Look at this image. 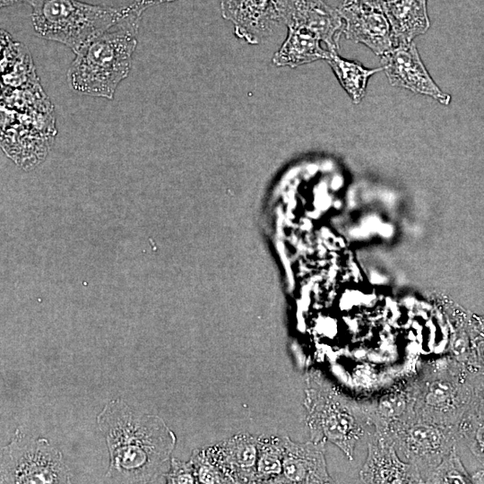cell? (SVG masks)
Instances as JSON below:
<instances>
[{"instance_id": "7", "label": "cell", "mask_w": 484, "mask_h": 484, "mask_svg": "<svg viewBox=\"0 0 484 484\" xmlns=\"http://www.w3.org/2000/svg\"><path fill=\"white\" fill-rule=\"evenodd\" d=\"M456 428L430 423L415 418L389 437L397 451L415 465L424 477L455 447Z\"/></svg>"}, {"instance_id": "14", "label": "cell", "mask_w": 484, "mask_h": 484, "mask_svg": "<svg viewBox=\"0 0 484 484\" xmlns=\"http://www.w3.org/2000/svg\"><path fill=\"white\" fill-rule=\"evenodd\" d=\"M206 448L229 483H255L258 436L238 433Z\"/></svg>"}, {"instance_id": "13", "label": "cell", "mask_w": 484, "mask_h": 484, "mask_svg": "<svg viewBox=\"0 0 484 484\" xmlns=\"http://www.w3.org/2000/svg\"><path fill=\"white\" fill-rule=\"evenodd\" d=\"M282 473L278 483H332L325 461V443L309 440L298 443L283 436Z\"/></svg>"}, {"instance_id": "17", "label": "cell", "mask_w": 484, "mask_h": 484, "mask_svg": "<svg viewBox=\"0 0 484 484\" xmlns=\"http://www.w3.org/2000/svg\"><path fill=\"white\" fill-rule=\"evenodd\" d=\"M383 11L391 25L395 44L412 41L429 28L427 0H391L384 5Z\"/></svg>"}, {"instance_id": "2", "label": "cell", "mask_w": 484, "mask_h": 484, "mask_svg": "<svg viewBox=\"0 0 484 484\" xmlns=\"http://www.w3.org/2000/svg\"><path fill=\"white\" fill-rule=\"evenodd\" d=\"M140 21L128 15L75 53L67 71L72 89L83 95L112 99L132 67Z\"/></svg>"}, {"instance_id": "10", "label": "cell", "mask_w": 484, "mask_h": 484, "mask_svg": "<svg viewBox=\"0 0 484 484\" xmlns=\"http://www.w3.org/2000/svg\"><path fill=\"white\" fill-rule=\"evenodd\" d=\"M345 37L383 56L395 44L389 21L382 8L362 3L341 4L338 9Z\"/></svg>"}, {"instance_id": "21", "label": "cell", "mask_w": 484, "mask_h": 484, "mask_svg": "<svg viewBox=\"0 0 484 484\" xmlns=\"http://www.w3.org/2000/svg\"><path fill=\"white\" fill-rule=\"evenodd\" d=\"M190 461L194 469L197 483H229L207 448L194 450Z\"/></svg>"}, {"instance_id": "5", "label": "cell", "mask_w": 484, "mask_h": 484, "mask_svg": "<svg viewBox=\"0 0 484 484\" xmlns=\"http://www.w3.org/2000/svg\"><path fill=\"white\" fill-rule=\"evenodd\" d=\"M467 370L452 357L424 366L408 383L416 418L457 428L470 410L472 396Z\"/></svg>"}, {"instance_id": "4", "label": "cell", "mask_w": 484, "mask_h": 484, "mask_svg": "<svg viewBox=\"0 0 484 484\" xmlns=\"http://www.w3.org/2000/svg\"><path fill=\"white\" fill-rule=\"evenodd\" d=\"M29 4L36 35L62 43L74 53L129 13L128 5L116 8L79 0H32Z\"/></svg>"}, {"instance_id": "12", "label": "cell", "mask_w": 484, "mask_h": 484, "mask_svg": "<svg viewBox=\"0 0 484 484\" xmlns=\"http://www.w3.org/2000/svg\"><path fill=\"white\" fill-rule=\"evenodd\" d=\"M359 476L366 483H424L418 468L402 461L393 441L376 432L369 437L367 457Z\"/></svg>"}, {"instance_id": "9", "label": "cell", "mask_w": 484, "mask_h": 484, "mask_svg": "<svg viewBox=\"0 0 484 484\" xmlns=\"http://www.w3.org/2000/svg\"><path fill=\"white\" fill-rule=\"evenodd\" d=\"M220 10L233 23L235 35L250 44L269 38L283 22L278 0H221Z\"/></svg>"}, {"instance_id": "22", "label": "cell", "mask_w": 484, "mask_h": 484, "mask_svg": "<svg viewBox=\"0 0 484 484\" xmlns=\"http://www.w3.org/2000/svg\"><path fill=\"white\" fill-rule=\"evenodd\" d=\"M472 453L484 463V420L467 412L457 427Z\"/></svg>"}, {"instance_id": "16", "label": "cell", "mask_w": 484, "mask_h": 484, "mask_svg": "<svg viewBox=\"0 0 484 484\" xmlns=\"http://www.w3.org/2000/svg\"><path fill=\"white\" fill-rule=\"evenodd\" d=\"M321 42L312 30L289 26L287 39L275 53L272 63L277 66L295 68L319 59L327 60L332 51L322 48Z\"/></svg>"}, {"instance_id": "3", "label": "cell", "mask_w": 484, "mask_h": 484, "mask_svg": "<svg viewBox=\"0 0 484 484\" xmlns=\"http://www.w3.org/2000/svg\"><path fill=\"white\" fill-rule=\"evenodd\" d=\"M306 385L304 406L310 439L330 442L352 460L358 442L370 425L365 403L342 394L316 371L308 373Z\"/></svg>"}, {"instance_id": "24", "label": "cell", "mask_w": 484, "mask_h": 484, "mask_svg": "<svg viewBox=\"0 0 484 484\" xmlns=\"http://www.w3.org/2000/svg\"><path fill=\"white\" fill-rule=\"evenodd\" d=\"M469 333L471 345V367H477L484 373V322L474 325Z\"/></svg>"}, {"instance_id": "27", "label": "cell", "mask_w": 484, "mask_h": 484, "mask_svg": "<svg viewBox=\"0 0 484 484\" xmlns=\"http://www.w3.org/2000/svg\"><path fill=\"white\" fill-rule=\"evenodd\" d=\"M389 1L391 0H343L342 4L362 3L383 9L384 5Z\"/></svg>"}, {"instance_id": "1", "label": "cell", "mask_w": 484, "mask_h": 484, "mask_svg": "<svg viewBox=\"0 0 484 484\" xmlns=\"http://www.w3.org/2000/svg\"><path fill=\"white\" fill-rule=\"evenodd\" d=\"M106 439L113 482L149 483L169 471L176 436L158 415L139 412L124 401H109L97 416Z\"/></svg>"}, {"instance_id": "23", "label": "cell", "mask_w": 484, "mask_h": 484, "mask_svg": "<svg viewBox=\"0 0 484 484\" xmlns=\"http://www.w3.org/2000/svg\"><path fill=\"white\" fill-rule=\"evenodd\" d=\"M164 478L167 483H197L194 466L189 460L182 462L171 458L169 471Z\"/></svg>"}, {"instance_id": "6", "label": "cell", "mask_w": 484, "mask_h": 484, "mask_svg": "<svg viewBox=\"0 0 484 484\" xmlns=\"http://www.w3.org/2000/svg\"><path fill=\"white\" fill-rule=\"evenodd\" d=\"M62 453L46 438L26 437L20 429L1 452V483H69Z\"/></svg>"}, {"instance_id": "25", "label": "cell", "mask_w": 484, "mask_h": 484, "mask_svg": "<svg viewBox=\"0 0 484 484\" xmlns=\"http://www.w3.org/2000/svg\"><path fill=\"white\" fill-rule=\"evenodd\" d=\"M468 412L484 420V382L472 385V396Z\"/></svg>"}, {"instance_id": "19", "label": "cell", "mask_w": 484, "mask_h": 484, "mask_svg": "<svg viewBox=\"0 0 484 484\" xmlns=\"http://www.w3.org/2000/svg\"><path fill=\"white\" fill-rule=\"evenodd\" d=\"M283 436H258V456L255 483H278L282 473Z\"/></svg>"}, {"instance_id": "18", "label": "cell", "mask_w": 484, "mask_h": 484, "mask_svg": "<svg viewBox=\"0 0 484 484\" xmlns=\"http://www.w3.org/2000/svg\"><path fill=\"white\" fill-rule=\"evenodd\" d=\"M327 62L355 104L363 99L368 78L383 70V67L367 69L357 62L343 59L337 55V51L331 52Z\"/></svg>"}, {"instance_id": "28", "label": "cell", "mask_w": 484, "mask_h": 484, "mask_svg": "<svg viewBox=\"0 0 484 484\" xmlns=\"http://www.w3.org/2000/svg\"><path fill=\"white\" fill-rule=\"evenodd\" d=\"M32 0H0L1 7H6L16 4L28 3L30 4Z\"/></svg>"}, {"instance_id": "8", "label": "cell", "mask_w": 484, "mask_h": 484, "mask_svg": "<svg viewBox=\"0 0 484 484\" xmlns=\"http://www.w3.org/2000/svg\"><path fill=\"white\" fill-rule=\"evenodd\" d=\"M381 56L382 67L393 86L429 96L443 105L449 104L450 95L435 83L412 41L398 42Z\"/></svg>"}, {"instance_id": "20", "label": "cell", "mask_w": 484, "mask_h": 484, "mask_svg": "<svg viewBox=\"0 0 484 484\" xmlns=\"http://www.w3.org/2000/svg\"><path fill=\"white\" fill-rule=\"evenodd\" d=\"M471 479L463 468L455 447L424 477V483H471Z\"/></svg>"}, {"instance_id": "15", "label": "cell", "mask_w": 484, "mask_h": 484, "mask_svg": "<svg viewBox=\"0 0 484 484\" xmlns=\"http://www.w3.org/2000/svg\"><path fill=\"white\" fill-rule=\"evenodd\" d=\"M365 406L375 432L385 436H390L400 427L416 418L414 402L408 384L376 402L365 403Z\"/></svg>"}, {"instance_id": "26", "label": "cell", "mask_w": 484, "mask_h": 484, "mask_svg": "<svg viewBox=\"0 0 484 484\" xmlns=\"http://www.w3.org/2000/svg\"><path fill=\"white\" fill-rule=\"evenodd\" d=\"M173 1L175 0H134L128 6L131 15L141 20L143 13L147 8Z\"/></svg>"}, {"instance_id": "11", "label": "cell", "mask_w": 484, "mask_h": 484, "mask_svg": "<svg viewBox=\"0 0 484 484\" xmlns=\"http://www.w3.org/2000/svg\"><path fill=\"white\" fill-rule=\"evenodd\" d=\"M283 23L300 26L315 32L330 51L339 49L343 21L335 10L323 0H278Z\"/></svg>"}]
</instances>
